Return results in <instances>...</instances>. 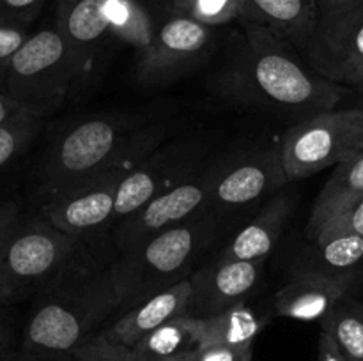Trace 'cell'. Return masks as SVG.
<instances>
[{
    "instance_id": "cell-14",
    "label": "cell",
    "mask_w": 363,
    "mask_h": 361,
    "mask_svg": "<svg viewBox=\"0 0 363 361\" xmlns=\"http://www.w3.org/2000/svg\"><path fill=\"white\" fill-rule=\"evenodd\" d=\"M261 260H233L218 257L190 276L191 297L186 315L209 317L243 303L261 278Z\"/></svg>"
},
{
    "instance_id": "cell-6",
    "label": "cell",
    "mask_w": 363,
    "mask_h": 361,
    "mask_svg": "<svg viewBox=\"0 0 363 361\" xmlns=\"http://www.w3.org/2000/svg\"><path fill=\"white\" fill-rule=\"evenodd\" d=\"M78 239L43 218L18 219L0 241V301L48 290L73 275Z\"/></svg>"
},
{
    "instance_id": "cell-28",
    "label": "cell",
    "mask_w": 363,
    "mask_h": 361,
    "mask_svg": "<svg viewBox=\"0 0 363 361\" xmlns=\"http://www.w3.org/2000/svg\"><path fill=\"white\" fill-rule=\"evenodd\" d=\"M77 361H147L138 356L131 347L106 338L103 333L91 336L74 350Z\"/></svg>"
},
{
    "instance_id": "cell-31",
    "label": "cell",
    "mask_w": 363,
    "mask_h": 361,
    "mask_svg": "<svg viewBox=\"0 0 363 361\" xmlns=\"http://www.w3.org/2000/svg\"><path fill=\"white\" fill-rule=\"evenodd\" d=\"M45 0H0V20L30 25L41 13Z\"/></svg>"
},
{
    "instance_id": "cell-18",
    "label": "cell",
    "mask_w": 363,
    "mask_h": 361,
    "mask_svg": "<svg viewBox=\"0 0 363 361\" xmlns=\"http://www.w3.org/2000/svg\"><path fill=\"white\" fill-rule=\"evenodd\" d=\"M240 20L262 25L301 53L318 27V0H243Z\"/></svg>"
},
{
    "instance_id": "cell-36",
    "label": "cell",
    "mask_w": 363,
    "mask_h": 361,
    "mask_svg": "<svg viewBox=\"0 0 363 361\" xmlns=\"http://www.w3.org/2000/svg\"><path fill=\"white\" fill-rule=\"evenodd\" d=\"M319 361H344L335 343L325 333H321V340H319Z\"/></svg>"
},
{
    "instance_id": "cell-5",
    "label": "cell",
    "mask_w": 363,
    "mask_h": 361,
    "mask_svg": "<svg viewBox=\"0 0 363 361\" xmlns=\"http://www.w3.org/2000/svg\"><path fill=\"white\" fill-rule=\"evenodd\" d=\"M0 91L38 117L55 112L74 85L84 84L77 62L60 30L34 32L7 62L0 66Z\"/></svg>"
},
{
    "instance_id": "cell-1",
    "label": "cell",
    "mask_w": 363,
    "mask_h": 361,
    "mask_svg": "<svg viewBox=\"0 0 363 361\" xmlns=\"http://www.w3.org/2000/svg\"><path fill=\"white\" fill-rule=\"evenodd\" d=\"M240 23L243 35L222 81L234 98L298 120L339 105L346 87L314 73L293 45L266 27Z\"/></svg>"
},
{
    "instance_id": "cell-11",
    "label": "cell",
    "mask_w": 363,
    "mask_h": 361,
    "mask_svg": "<svg viewBox=\"0 0 363 361\" xmlns=\"http://www.w3.org/2000/svg\"><path fill=\"white\" fill-rule=\"evenodd\" d=\"M126 172L108 170L46 193L41 205L43 219L74 237L113 225L117 188Z\"/></svg>"
},
{
    "instance_id": "cell-27",
    "label": "cell",
    "mask_w": 363,
    "mask_h": 361,
    "mask_svg": "<svg viewBox=\"0 0 363 361\" xmlns=\"http://www.w3.org/2000/svg\"><path fill=\"white\" fill-rule=\"evenodd\" d=\"M184 13L209 27H220L240 20L243 0H191Z\"/></svg>"
},
{
    "instance_id": "cell-30",
    "label": "cell",
    "mask_w": 363,
    "mask_h": 361,
    "mask_svg": "<svg viewBox=\"0 0 363 361\" xmlns=\"http://www.w3.org/2000/svg\"><path fill=\"white\" fill-rule=\"evenodd\" d=\"M30 38L28 25L0 20V66L11 59Z\"/></svg>"
},
{
    "instance_id": "cell-29",
    "label": "cell",
    "mask_w": 363,
    "mask_h": 361,
    "mask_svg": "<svg viewBox=\"0 0 363 361\" xmlns=\"http://www.w3.org/2000/svg\"><path fill=\"white\" fill-rule=\"evenodd\" d=\"M254 350L222 345H197L172 361H252Z\"/></svg>"
},
{
    "instance_id": "cell-33",
    "label": "cell",
    "mask_w": 363,
    "mask_h": 361,
    "mask_svg": "<svg viewBox=\"0 0 363 361\" xmlns=\"http://www.w3.org/2000/svg\"><path fill=\"white\" fill-rule=\"evenodd\" d=\"M20 219V212H18L16 204L13 202H0V241L6 237L11 227Z\"/></svg>"
},
{
    "instance_id": "cell-15",
    "label": "cell",
    "mask_w": 363,
    "mask_h": 361,
    "mask_svg": "<svg viewBox=\"0 0 363 361\" xmlns=\"http://www.w3.org/2000/svg\"><path fill=\"white\" fill-rule=\"evenodd\" d=\"M351 280L353 276L300 269L277 292V315L300 322H321L333 310V306L347 296Z\"/></svg>"
},
{
    "instance_id": "cell-39",
    "label": "cell",
    "mask_w": 363,
    "mask_h": 361,
    "mask_svg": "<svg viewBox=\"0 0 363 361\" xmlns=\"http://www.w3.org/2000/svg\"><path fill=\"white\" fill-rule=\"evenodd\" d=\"M354 91H358L360 94H363V74L360 76V80H358V84L354 85Z\"/></svg>"
},
{
    "instance_id": "cell-8",
    "label": "cell",
    "mask_w": 363,
    "mask_h": 361,
    "mask_svg": "<svg viewBox=\"0 0 363 361\" xmlns=\"http://www.w3.org/2000/svg\"><path fill=\"white\" fill-rule=\"evenodd\" d=\"M204 156L206 147L199 140H177L162 147L158 145L121 179L112 227L138 211L156 195L197 172Z\"/></svg>"
},
{
    "instance_id": "cell-35",
    "label": "cell",
    "mask_w": 363,
    "mask_h": 361,
    "mask_svg": "<svg viewBox=\"0 0 363 361\" xmlns=\"http://www.w3.org/2000/svg\"><path fill=\"white\" fill-rule=\"evenodd\" d=\"M21 112H27V110L21 108L20 105H18L14 99H11L9 96L4 94L2 91H0V124H4L6 120L13 119L14 115H18V113Z\"/></svg>"
},
{
    "instance_id": "cell-40",
    "label": "cell",
    "mask_w": 363,
    "mask_h": 361,
    "mask_svg": "<svg viewBox=\"0 0 363 361\" xmlns=\"http://www.w3.org/2000/svg\"><path fill=\"white\" fill-rule=\"evenodd\" d=\"M358 106V108H362L363 110V99H362V103H360V105H357Z\"/></svg>"
},
{
    "instance_id": "cell-32",
    "label": "cell",
    "mask_w": 363,
    "mask_h": 361,
    "mask_svg": "<svg viewBox=\"0 0 363 361\" xmlns=\"http://www.w3.org/2000/svg\"><path fill=\"white\" fill-rule=\"evenodd\" d=\"M323 232H351L363 236V197L358 198L357 202H353L350 207L344 209L335 218L330 219L319 234Z\"/></svg>"
},
{
    "instance_id": "cell-17",
    "label": "cell",
    "mask_w": 363,
    "mask_h": 361,
    "mask_svg": "<svg viewBox=\"0 0 363 361\" xmlns=\"http://www.w3.org/2000/svg\"><path fill=\"white\" fill-rule=\"evenodd\" d=\"M190 297L191 280L184 278L162 292L145 297L137 306L124 311L106 331H103V335L113 342L133 347L152 329L160 328L170 319L186 315Z\"/></svg>"
},
{
    "instance_id": "cell-26",
    "label": "cell",
    "mask_w": 363,
    "mask_h": 361,
    "mask_svg": "<svg viewBox=\"0 0 363 361\" xmlns=\"http://www.w3.org/2000/svg\"><path fill=\"white\" fill-rule=\"evenodd\" d=\"M41 117L21 112L0 124V168L13 161L32 142L41 127Z\"/></svg>"
},
{
    "instance_id": "cell-34",
    "label": "cell",
    "mask_w": 363,
    "mask_h": 361,
    "mask_svg": "<svg viewBox=\"0 0 363 361\" xmlns=\"http://www.w3.org/2000/svg\"><path fill=\"white\" fill-rule=\"evenodd\" d=\"M363 4V0H318L319 18L330 16V14L342 13V11L351 9Z\"/></svg>"
},
{
    "instance_id": "cell-38",
    "label": "cell",
    "mask_w": 363,
    "mask_h": 361,
    "mask_svg": "<svg viewBox=\"0 0 363 361\" xmlns=\"http://www.w3.org/2000/svg\"><path fill=\"white\" fill-rule=\"evenodd\" d=\"M6 347H7V333L0 328V360H2L4 354H6Z\"/></svg>"
},
{
    "instance_id": "cell-41",
    "label": "cell",
    "mask_w": 363,
    "mask_h": 361,
    "mask_svg": "<svg viewBox=\"0 0 363 361\" xmlns=\"http://www.w3.org/2000/svg\"><path fill=\"white\" fill-rule=\"evenodd\" d=\"M55 2H57V0H55Z\"/></svg>"
},
{
    "instance_id": "cell-20",
    "label": "cell",
    "mask_w": 363,
    "mask_h": 361,
    "mask_svg": "<svg viewBox=\"0 0 363 361\" xmlns=\"http://www.w3.org/2000/svg\"><path fill=\"white\" fill-rule=\"evenodd\" d=\"M363 197V151L339 163L319 191L305 227V236L314 241L323 227Z\"/></svg>"
},
{
    "instance_id": "cell-12",
    "label": "cell",
    "mask_w": 363,
    "mask_h": 361,
    "mask_svg": "<svg viewBox=\"0 0 363 361\" xmlns=\"http://www.w3.org/2000/svg\"><path fill=\"white\" fill-rule=\"evenodd\" d=\"M215 27L201 23L186 13L169 7L158 25L151 46L137 62L138 80L158 85L179 76L199 62L215 39Z\"/></svg>"
},
{
    "instance_id": "cell-24",
    "label": "cell",
    "mask_w": 363,
    "mask_h": 361,
    "mask_svg": "<svg viewBox=\"0 0 363 361\" xmlns=\"http://www.w3.org/2000/svg\"><path fill=\"white\" fill-rule=\"evenodd\" d=\"M321 328L344 361H363V303L342 297L323 319Z\"/></svg>"
},
{
    "instance_id": "cell-16",
    "label": "cell",
    "mask_w": 363,
    "mask_h": 361,
    "mask_svg": "<svg viewBox=\"0 0 363 361\" xmlns=\"http://www.w3.org/2000/svg\"><path fill=\"white\" fill-rule=\"evenodd\" d=\"M108 0H57V28L66 39L82 78L94 69L99 48L110 34Z\"/></svg>"
},
{
    "instance_id": "cell-25",
    "label": "cell",
    "mask_w": 363,
    "mask_h": 361,
    "mask_svg": "<svg viewBox=\"0 0 363 361\" xmlns=\"http://www.w3.org/2000/svg\"><path fill=\"white\" fill-rule=\"evenodd\" d=\"M195 347L197 342L188 324V315H179L152 329L131 349L147 361H172Z\"/></svg>"
},
{
    "instance_id": "cell-21",
    "label": "cell",
    "mask_w": 363,
    "mask_h": 361,
    "mask_svg": "<svg viewBox=\"0 0 363 361\" xmlns=\"http://www.w3.org/2000/svg\"><path fill=\"white\" fill-rule=\"evenodd\" d=\"M188 324L197 345H222L250 349L264 321L245 303L218 311L209 317H190Z\"/></svg>"
},
{
    "instance_id": "cell-13",
    "label": "cell",
    "mask_w": 363,
    "mask_h": 361,
    "mask_svg": "<svg viewBox=\"0 0 363 361\" xmlns=\"http://www.w3.org/2000/svg\"><path fill=\"white\" fill-rule=\"evenodd\" d=\"M289 183L280 149L254 151L216 166L211 184L209 209L216 216L236 212Z\"/></svg>"
},
{
    "instance_id": "cell-3",
    "label": "cell",
    "mask_w": 363,
    "mask_h": 361,
    "mask_svg": "<svg viewBox=\"0 0 363 361\" xmlns=\"http://www.w3.org/2000/svg\"><path fill=\"white\" fill-rule=\"evenodd\" d=\"M216 223L218 216L206 209L121 251L119 258L108 268L119 297V310L128 311L145 297L190 278L188 269L213 239Z\"/></svg>"
},
{
    "instance_id": "cell-9",
    "label": "cell",
    "mask_w": 363,
    "mask_h": 361,
    "mask_svg": "<svg viewBox=\"0 0 363 361\" xmlns=\"http://www.w3.org/2000/svg\"><path fill=\"white\" fill-rule=\"evenodd\" d=\"M215 168H199L181 183L145 202L138 211L113 227V239L121 251L133 248L147 237L194 218L209 209Z\"/></svg>"
},
{
    "instance_id": "cell-7",
    "label": "cell",
    "mask_w": 363,
    "mask_h": 361,
    "mask_svg": "<svg viewBox=\"0 0 363 361\" xmlns=\"http://www.w3.org/2000/svg\"><path fill=\"white\" fill-rule=\"evenodd\" d=\"M363 151V110H328L296 120L284 134L280 154L289 180L315 176Z\"/></svg>"
},
{
    "instance_id": "cell-19",
    "label": "cell",
    "mask_w": 363,
    "mask_h": 361,
    "mask_svg": "<svg viewBox=\"0 0 363 361\" xmlns=\"http://www.w3.org/2000/svg\"><path fill=\"white\" fill-rule=\"evenodd\" d=\"M291 209L293 204L287 195L269 200L261 212L230 239L220 257L233 260H261L268 257L277 241L282 237Z\"/></svg>"
},
{
    "instance_id": "cell-23",
    "label": "cell",
    "mask_w": 363,
    "mask_h": 361,
    "mask_svg": "<svg viewBox=\"0 0 363 361\" xmlns=\"http://www.w3.org/2000/svg\"><path fill=\"white\" fill-rule=\"evenodd\" d=\"M315 244L314 258L303 269L328 273V275L353 276V271L363 264V236L351 232H323Z\"/></svg>"
},
{
    "instance_id": "cell-22",
    "label": "cell",
    "mask_w": 363,
    "mask_h": 361,
    "mask_svg": "<svg viewBox=\"0 0 363 361\" xmlns=\"http://www.w3.org/2000/svg\"><path fill=\"white\" fill-rule=\"evenodd\" d=\"M106 14L112 38L133 46L140 59L151 46L165 13L158 14L145 0H108Z\"/></svg>"
},
{
    "instance_id": "cell-4",
    "label": "cell",
    "mask_w": 363,
    "mask_h": 361,
    "mask_svg": "<svg viewBox=\"0 0 363 361\" xmlns=\"http://www.w3.org/2000/svg\"><path fill=\"white\" fill-rule=\"evenodd\" d=\"M116 310L119 297L108 269L98 275H69L50 287L32 311L25 328V354H74L91 338L92 329Z\"/></svg>"
},
{
    "instance_id": "cell-2",
    "label": "cell",
    "mask_w": 363,
    "mask_h": 361,
    "mask_svg": "<svg viewBox=\"0 0 363 361\" xmlns=\"http://www.w3.org/2000/svg\"><path fill=\"white\" fill-rule=\"evenodd\" d=\"M162 137V127L140 115L116 113L82 120L64 131L50 151L46 193L108 170H130L158 147Z\"/></svg>"
},
{
    "instance_id": "cell-10",
    "label": "cell",
    "mask_w": 363,
    "mask_h": 361,
    "mask_svg": "<svg viewBox=\"0 0 363 361\" xmlns=\"http://www.w3.org/2000/svg\"><path fill=\"white\" fill-rule=\"evenodd\" d=\"M301 57L319 76L354 88L363 74V4L319 18Z\"/></svg>"
},
{
    "instance_id": "cell-37",
    "label": "cell",
    "mask_w": 363,
    "mask_h": 361,
    "mask_svg": "<svg viewBox=\"0 0 363 361\" xmlns=\"http://www.w3.org/2000/svg\"><path fill=\"white\" fill-rule=\"evenodd\" d=\"M191 0H170V7H172L174 11H177V13H184L188 7V4H190Z\"/></svg>"
}]
</instances>
